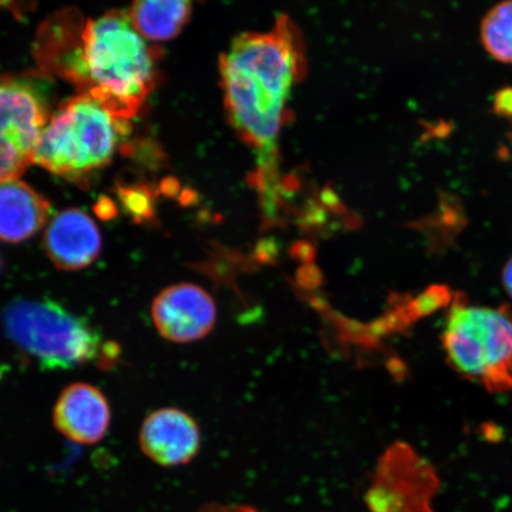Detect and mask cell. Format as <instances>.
Returning a JSON list of instances; mask_svg holds the SVG:
<instances>
[{
    "instance_id": "obj_19",
    "label": "cell",
    "mask_w": 512,
    "mask_h": 512,
    "mask_svg": "<svg viewBox=\"0 0 512 512\" xmlns=\"http://www.w3.org/2000/svg\"><path fill=\"white\" fill-rule=\"evenodd\" d=\"M502 279L504 290L512 299V258L507 262V265L504 266Z\"/></svg>"
},
{
    "instance_id": "obj_14",
    "label": "cell",
    "mask_w": 512,
    "mask_h": 512,
    "mask_svg": "<svg viewBox=\"0 0 512 512\" xmlns=\"http://www.w3.org/2000/svg\"><path fill=\"white\" fill-rule=\"evenodd\" d=\"M482 40L491 56L512 64V2L498 4L485 16Z\"/></svg>"
},
{
    "instance_id": "obj_12",
    "label": "cell",
    "mask_w": 512,
    "mask_h": 512,
    "mask_svg": "<svg viewBox=\"0 0 512 512\" xmlns=\"http://www.w3.org/2000/svg\"><path fill=\"white\" fill-rule=\"evenodd\" d=\"M50 203L21 179L0 182V239L28 240L47 223Z\"/></svg>"
},
{
    "instance_id": "obj_10",
    "label": "cell",
    "mask_w": 512,
    "mask_h": 512,
    "mask_svg": "<svg viewBox=\"0 0 512 512\" xmlns=\"http://www.w3.org/2000/svg\"><path fill=\"white\" fill-rule=\"evenodd\" d=\"M101 234L80 209L64 210L51 220L44 234L48 258L62 271H80L99 258Z\"/></svg>"
},
{
    "instance_id": "obj_5",
    "label": "cell",
    "mask_w": 512,
    "mask_h": 512,
    "mask_svg": "<svg viewBox=\"0 0 512 512\" xmlns=\"http://www.w3.org/2000/svg\"><path fill=\"white\" fill-rule=\"evenodd\" d=\"M443 347L448 364L465 379L482 383L491 393L512 389V315L508 307L475 305L458 293L447 312Z\"/></svg>"
},
{
    "instance_id": "obj_18",
    "label": "cell",
    "mask_w": 512,
    "mask_h": 512,
    "mask_svg": "<svg viewBox=\"0 0 512 512\" xmlns=\"http://www.w3.org/2000/svg\"><path fill=\"white\" fill-rule=\"evenodd\" d=\"M200 512H258L247 505L208 504Z\"/></svg>"
},
{
    "instance_id": "obj_2",
    "label": "cell",
    "mask_w": 512,
    "mask_h": 512,
    "mask_svg": "<svg viewBox=\"0 0 512 512\" xmlns=\"http://www.w3.org/2000/svg\"><path fill=\"white\" fill-rule=\"evenodd\" d=\"M158 56L134 28L128 12L111 10L87 19L78 89L115 118L128 121L156 87Z\"/></svg>"
},
{
    "instance_id": "obj_4",
    "label": "cell",
    "mask_w": 512,
    "mask_h": 512,
    "mask_svg": "<svg viewBox=\"0 0 512 512\" xmlns=\"http://www.w3.org/2000/svg\"><path fill=\"white\" fill-rule=\"evenodd\" d=\"M3 334L46 370H69L104 362L107 344L85 318L50 299H18L0 316Z\"/></svg>"
},
{
    "instance_id": "obj_15",
    "label": "cell",
    "mask_w": 512,
    "mask_h": 512,
    "mask_svg": "<svg viewBox=\"0 0 512 512\" xmlns=\"http://www.w3.org/2000/svg\"><path fill=\"white\" fill-rule=\"evenodd\" d=\"M31 163L29 153L19 149L10 140L0 138V182L19 178Z\"/></svg>"
},
{
    "instance_id": "obj_9",
    "label": "cell",
    "mask_w": 512,
    "mask_h": 512,
    "mask_svg": "<svg viewBox=\"0 0 512 512\" xmlns=\"http://www.w3.org/2000/svg\"><path fill=\"white\" fill-rule=\"evenodd\" d=\"M54 425L64 437L82 445L104 439L111 425L110 403L99 388L88 383L70 384L54 408Z\"/></svg>"
},
{
    "instance_id": "obj_6",
    "label": "cell",
    "mask_w": 512,
    "mask_h": 512,
    "mask_svg": "<svg viewBox=\"0 0 512 512\" xmlns=\"http://www.w3.org/2000/svg\"><path fill=\"white\" fill-rule=\"evenodd\" d=\"M48 82L37 75L0 76V138L29 153L50 119Z\"/></svg>"
},
{
    "instance_id": "obj_13",
    "label": "cell",
    "mask_w": 512,
    "mask_h": 512,
    "mask_svg": "<svg viewBox=\"0 0 512 512\" xmlns=\"http://www.w3.org/2000/svg\"><path fill=\"white\" fill-rule=\"evenodd\" d=\"M191 14V4L184 0L136 2L128 15L140 35L152 41L176 37Z\"/></svg>"
},
{
    "instance_id": "obj_1",
    "label": "cell",
    "mask_w": 512,
    "mask_h": 512,
    "mask_svg": "<svg viewBox=\"0 0 512 512\" xmlns=\"http://www.w3.org/2000/svg\"><path fill=\"white\" fill-rule=\"evenodd\" d=\"M297 31L286 18L266 34L241 35L221 57L220 72L230 123L258 147L265 166L272 162L286 106L303 74Z\"/></svg>"
},
{
    "instance_id": "obj_8",
    "label": "cell",
    "mask_w": 512,
    "mask_h": 512,
    "mask_svg": "<svg viewBox=\"0 0 512 512\" xmlns=\"http://www.w3.org/2000/svg\"><path fill=\"white\" fill-rule=\"evenodd\" d=\"M139 444L145 456L160 466L188 464L200 451V427L181 409H158L145 419Z\"/></svg>"
},
{
    "instance_id": "obj_11",
    "label": "cell",
    "mask_w": 512,
    "mask_h": 512,
    "mask_svg": "<svg viewBox=\"0 0 512 512\" xmlns=\"http://www.w3.org/2000/svg\"><path fill=\"white\" fill-rule=\"evenodd\" d=\"M87 19L78 10L56 12L44 22L35 44V56L43 73L56 74L78 87L82 32Z\"/></svg>"
},
{
    "instance_id": "obj_3",
    "label": "cell",
    "mask_w": 512,
    "mask_h": 512,
    "mask_svg": "<svg viewBox=\"0 0 512 512\" xmlns=\"http://www.w3.org/2000/svg\"><path fill=\"white\" fill-rule=\"evenodd\" d=\"M130 132L91 96L64 101L51 115L32 152V163L57 176L79 178L104 168Z\"/></svg>"
},
{
    "instance_id": "obj_17",
    "label": "cell",
    "mask_w": 512,
    "mask_h": 512,
    "mask_svg": "<svg viewBox=\"0 0 512 512\" xmlns=\"http://www.w3.org/2000/svg\"><path fill=\"white\" fill-rule=\"evenodd\" d=\"M494 112L499 117L512 120V88L505 87L497 92L494 100Z\"/></svg>"
},
{
    "instance_id": "obj_16",
    "label": "cell",
    "mask_w": 512,
    "mask_h": 512,
    "mask_svg": "<svg viewBox=\"0 0 512 512\" xmlns=\"http://www.w3.org/2000/svg\"><path fill=\"white\" fill-rule=\"evenodd\" d=\"M121 202L124 208L133 217L140 220H149L152 217V194L144 185L123 187L119 190Z\"/></svg>"
},
{
    "instance_id": "obj_7",
    "label": "cell",
    "mask_w": 512,
    "mask_h": 512,
    "mask_svg": "<svg viewBox=\"0 0 512 512\" xmlns=\"http://www.w3.org/2000/svg\"><path fill=\"white\" fill-rule=\"evenodd\" d=\"M153 323L160 336L174 343H192L207 337L217 319L215 300L190 283L164 288L153 300Z\"/></svg>"
}]
</instances>
